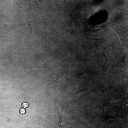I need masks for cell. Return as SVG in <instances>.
I'll return each mask as SVG.
<instances>
[{
	"label": "cell",
	"mask_w": 128,
	"mask_h": 128,
	"mask_svg": "<svg viewBox=\"0 0 128 128\" xmlns=\"http://www.w3.org/2000/svg\"><path fill=\"white\" fill-rule=\"evenodd\" d=\"M126 56V52L123 50L113 52L108 62L110 71H111L118 65L125 63Z\"/></svg>",
	"instance_id": "obj_1"
},
{
	"label": "cell",
	"mask_w": 128,
	"mask_h": 128,
	"mask_svg": "<svg viewBox=\"0 0 128 128\" xmlns=\"http://www.w3.org/2000/svg\"><path fill=\"white\" fill-rule=\"evenodd\" d=\"M108 37L100 38H88L86 43L87 54L89 55L91 53H96L98 48L106 40Z\"/></svg>",
	"instance_id": "obj_2"
},
{
	"label": "cell",
	"mask_w": 128,
	"mask_h": 128,
	"mask_svg": "<svg viewBox=\"0 0 128 128\" xmlns=\"http://www.w3.org/2000/svg\"><path fill=\"white\" fill-rule=\"evenodd\" d=\"M105 49L96 54L99 68L102 78L105 77L107 76V73L105 68L107 60V57L105 53Z\"/></svg>",
	"instance_id": "obj_3"
},
{
	"label": "cell",
	"mask_w": 128,
	"mask_h": 128,
	"mask_svg": "<svg viewBox=\"0 0 128 128\" xmlns=\"http://www.w3.org/2000/svg\"><path fill=\"white\" fill-rule=\"evenodd\" d=\"M76 81V80L71 79L67 77L62 72L60 75L55 80L50 84L60 87H66L71 85Z\"/></svg>",
	"instance_id": "obj_4"
},
{
	"label": "cell",
	"mask_w": 128,
	"mask_h": 128,
	"mask_svg": "<svg viewBox=\"0 0 128 128\" xmlns=\"http://www.w3.org/2000/svg\"><path fill=\"white\" fill-rule=\"evenodd\" d=\"M108 26L115 31L119 36L121 46L128 49V35L127 33L123 31L120 29L109 25Z\"/></svg>",
	"instance_id": "obj_5"
},
{
	"label": "cell",
	"mask_w": 128,
	"mask_h": 128,
	"mask_svg": "<svg viewBox=\"0 0 128 128\" xmlns=\"http://www.w3.org/2000/svg\"><path fill=\"white\" fill-rule=\"evenodd\" d=\"M125 81V80H124L117 85L105 90L103 91L100 97L104 98L111 95L122 87Z\"/></svg>",
	"instance_id": "obj_6"
},
{
	"label": "cell",
	"mask_w": 128,
	"mask_h": 128,
	"mask_svg": "<svg viewBox=\"0 0 128 128\" xmlns=\"http://www.w3.org/2000/svg\"><path fill=\"white\" fill-rule=\"evenodd\" d=\"M50 114L47 112H42L40 113L39 115V118L43 120H47L49 119Z\"/></svg>",
	"instance_id": "obj_7"
},
{
	"label": "cell",
	"mask_w": 128,
	"mask_h": 128,
	"mask_svg": "<svg viewBox=\"0 0 128 128\" xmlns=\"http://www.w3.org/2000/svg\"><path fill=\"white\" fill-rule=\"evenodd\" d=\"M28 103H23L22 105V107L24 108H25L28 107Z\"/></svg>",
	"instance_id": "obj_8"
},
{
	"label": "cell",
	"mask_w": 128,
	"mask_h": 128,
	"mask_svg": "<svg viewBox=\"0 0 128 128\" xmlns=\"http://www.w3.org/2000/svg\"><path fill=\"white\" fill-rule=\"evenodd\" d=\"M20 114H24L25 113L26 111L24 109L20 108Z\"/></svg>",
	"instance_id": "obj_9"
}]
</instances>
